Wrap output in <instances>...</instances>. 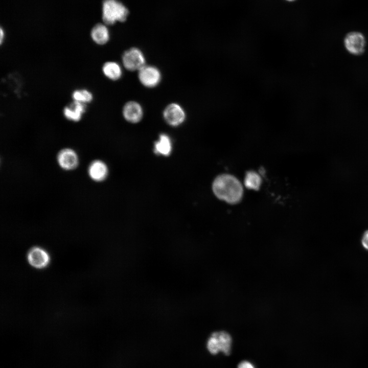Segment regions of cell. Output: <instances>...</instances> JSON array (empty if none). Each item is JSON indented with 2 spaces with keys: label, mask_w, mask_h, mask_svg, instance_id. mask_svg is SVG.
Returning a JSON list of instances; mask_svg holds the SVG:
<instances>
[{
  "label": "cell",
  "mask_w": 368,
  "mask_h": 368,
  "mask_svg": "<svg viewBox=\"0 0 368 368\" xmlns=\"http://www.w3.org/2000/svg\"><path fill=\"white\" fill-rule=\"evenodd\" d=\"M213 190L220 199L229 203H236L241 199L243 188L238 179L229 174L218 176L213 183Z\"/></svg>",
  "instance_id": "6da1fadb"
},
{
  "label": "cell",
  "mask_w": 368,
  "mask_h": 368,
  "mask_svg": "<svg viewBox=\"0 0 368 368\" xmlns=\"http://www.w3.org/2000/svg\"><path fill=\"white\" fill-rule=\"evenodd\" d=\"M129 14L127 8L118 0H103L102 19L106 25H112L117 21H125Z\"/></svg>",
  "instance_id": "7a4b0ae2"
},
{
  "label": "cell",
  "mask_w": 368,
  "mask_h": 368,
  "mask_svg": "<svg viewBox=\"0 0 368 368\" xmlns=\"http://www.w3.org/2000/svg\"><path fill=\"white\" fill-rule=\"evenodd\" d=\"M232 343V337L227 332L217 331L209 336L206 347L212 355H216L221 352L224 355H228L231 351Z\"/></svg>",
  "instance_id": "3957f363"
},
{
  "label": "cell",
  "mask_w": 368,
  "mask_h": 368,
  "mask_svg": "<svg viewBox=\"0 0 368 368\" xmlns=\"http://www.w3.org/2000/svg\"><path fill=\"white\" fill-rule=\"evenodd\" d=\"M346 51L354 57H359L364 54L366 49V40L364 35L358 31L347 33L343 40Z\"/></svg>",
  "instance_id": "277c9868"
},
{
  "label": "cell",
  "mask_w": 368,
  "mask_h": 368,
  "mask_svg": "<svg viewBox=\"0 0 368 368\" xmlns=\"http://www.w3.org/2000/svg\"><path fill=\"white\" fill-rule=\"evenodd\" d=\"M27 261L32 268L37 270L47 268L51 263V258L48 251L40 246H33L27 251Z\"/></svg>",
  "instance_id": "5b68a950"
},
{
  "label": "cell",
  "mask_w": 368,
  "mask_h": 368,
  "mask_svg": "<svg viewBox=\"0 0 368 368\" xmlns=\"http://www.w3.org/2000/svg\"><path fill=\"white\" fill-rule=\"evenodd\" d=\"M124 66L130 71H139L145 65V58L139 49L132 48L126 51L122 56Z\"/></svg>",
  "instance_id": "8992f818"
},
{
  "label": "cell",
  "mask_w": 368,
  "mask_h": 368,
  "mask_svg": "<svg viewBox=\"0 0 368 368\" xmlns=\"http://www.w3.org/2000/svg\"><path fill=\"white\" fill-rule=\"evenodd\" d=\"M161 73L154 66L144 65L139 71V79L141 83L147 87L157 86L160 81Z\"/></svg>",
  "instance_id": "52a82bcc"
},
{
  "label": "cell",
  "mask_w": 368,
  "mask_h": 368,
  "mask_svg": "<svg viewBox=\"0 0 368 368\" xmlns=\"http://www.w3.org/2000/svg\"><path fill=\"white\" fill-rule=\"evenodd\" d=\"M163 116L165 121L172 126H178L186 119V113L182 107L177 103H171L164 109Z\"/></svg>",
  "instance_id": "ba28073f"
},
{
  "label": "cell",
  "mask_w": 368,
  "mask_h": 368,
  "mask_svg": "<svg viewBox=\"0 0 368 368\" xmlns=\"http://www.w3.org/2000/svg\"><path fill=\"white\" fill-rule=\"evenodd\" d=\"M57 160L59 166L66 171L75 169L79 163V158L76 152L71 148H64L57 154Z\"/></svg>",
  "instance_id": "9c48e42d"
},
{
  "label": "cell",
  "mask_w": 368,
  "mask_h": 368,
  "mask_svg": "<svg viewBox=\"0 0 368 368\" xmlns=\"http://www.w3.org/2000/svg\"><path fill=\"white\" fill-rule=\"evenodd\" d=\"M123 116L128 122H139L143 116L141 105L135 101H129L125 104L123 108Z\"/></svg>",
  "instance_id": "30bf717a"
},
{
  "label": "cell",
  "mask_w": 368,
  "mask_h": 368,
  "mask_svg": "<svg viewBox=\"0 0 368 368\" xmlns=\"http://www.w3.org/2000/svg\"><path fill=\"white\" fill-rule=\"evenodd\" d=\"M85 111V104L74 101L64 108L63 114L67 120L77 122L81 120Z\"/></svg>",
  "instance_id": "8fae6325"
},
{
  "label": "cell",
  "mask_w": 368,
  "mask_h": 368,
  "mask_svg": "<svg viewBox=\"0 0 368 368\" xmlns=\"http://www.w3.org/2000/svg\"><path fill=\"white\" fill-rule=\"evenodd\" d=\"M88 174L89 177L94 181L100 182L104 180L108 174V168L103 161L95 160L89 165Z\"/></svg>",
  "instance_id": "7c38bea8"
},
{
  "label": "cell",
  "mask_w": 368,
  "mask_h": 368,
  "mask_svg": "<svg viewBox=\"0 0 368 368\" xmlns=\"http://www.w3.org/2000/svg\"><path fill=\"white\" fill-rule=\"evenodd\" d=\"M90 36L96 44H106L110 38L109 31L106 25L100 23L96 24L91 30Z\"/></svg>",
  "instance_id": "4fadbf2b"
},
{
  "label": "cell",
  "mask_w": 368,
  "mask_h": 368,
  "mask_svg": "<svg viewBox=\"0 0 368 368\" xmlns=\"http://www.w3.org/2000/svg\"><path fill=\"white\" fill-rule=\"evenodd\" d=\"M102 72L109 79L116 81L119 80L122 75L121 66L116 62H106L102 66Z\"/></svg>",
  "instance_id": "5bb4252c"
},
{
  "label": "cell",
  "mask_w": 368,
  "mask_h": 368,
  "mask_svg": "<svg viewBox=\"0 0 368 368\" xmlns=\"http://www.w3.org/2000/svg\"><path fill=\"white\" fill-rule=\"evenodd\" d=\"M171 150L172 144L169 136L165 134H160L159 140L155 143V152L163 155H169Z\"/></svg>",
  "instance_id": "9a60e30c"
},
{
  "label": "cell",
  "mask_w": 368,
  "mask_h": 368,
  "mask_svg": "<svg viewBox=\"0 0 368 368\" xmlns=\"http://www.w3.org/2000/svg\"><path fill=\"white\" fill-rule=\"evenodd\" d=\"M72 96L74 101L84 104L91 102L94 99L93 94L86 89L75 90Z\"/></svg>",
  "instance_id": "2e32d148"
},
{
  "label": "cell",
  "mask_w": 368,
  "mask_h": 368,
  "mask_svg": "<svg viewBox=\"0 0 368 368\" xmlns=\"http://www.w3.org/2000/svg\"><path fill=\"white\" fill-rule=\"evenodd\" d=\"M244 182L247 188L257 190L260 186L261 179L256 172L249 171L246 173Z\"/></svg>",
  "instance_id": "e0dca14e"
},
{
  "label": "cell",
  "mask_w": 368,
  "mask_h": 368,
  "mask_svg": "<svg viewBox=\"0 0 368 368\" xmlns=\"http://www.w3.org/2000/svg\"><path fill=\"white\" fill-rule=\"evenodd\" d=\"M361 243L363 247L368 250V230L364 233L361 238Z\"/></svg>",
  "instance_id": "ac0fdd59"
},
{
  "label": "cell",
  "mask_w": 368,
  "mask_h": 368,
  "mask_svg": "<svg viewBox=\"0 0 368 368\" xmlns=\"http://www.w3.org/2000/svg\"><path fill=\"white\" fill-rule=\"evenodd\" d=\"M237 368H255V367L250 362L244 360L239 363Z\"/></svg>",
  "instance_id": "d6986e66"
},
{
  "label": "cell",
  "mask_w": 368,
  "mask_h": 368,
  "mask_svg": "<svg viewBox=\"0 0 368 368\" xmlns=\"http://www.w3.org/2000/svg\"><path fill=\"white\" fill-rule=\"evenodd\" d=\"M4 37H5V33H4V30L1 28V38H0L1 44H2L3 41H4Z\"/></svg>",
  "instance_id": "ffe728a7"
},
{
  "label": "cell",
  "mask_w": 368,
  "mask_h": 368,
  "mask_svg": "<svg viewBox=\"0 0 368 368\" xmlns=\"http://www.w3.org/2000/svg\"><path fill=\"white\" fill-rule=\"evenodd\" d=\"M286 1H289V2H292V1H295V0H286Z\"/></svg>",
  "instance_id": "44dd1931"
}]
</instances>
